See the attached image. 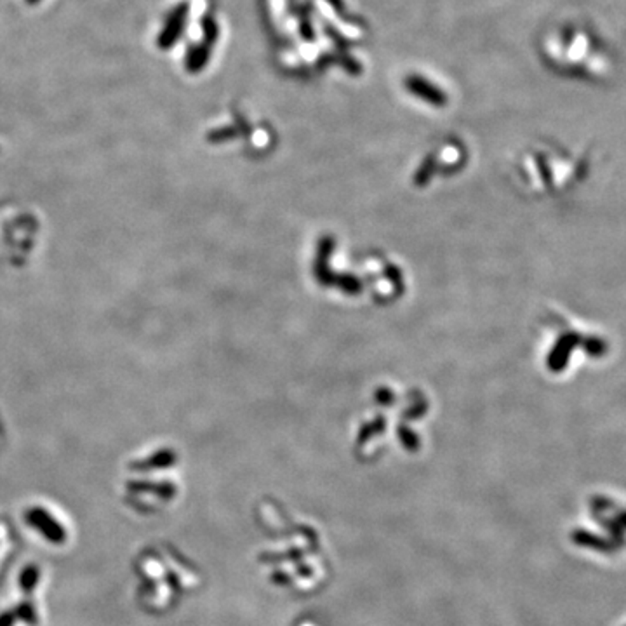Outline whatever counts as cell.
Listing matches in <instances>:
<instances>
[{
    "mask_svg": "<svg viewBox=\"0 0 626 626\" xmlns=\"http://www.w3.org/2000/svg\"><path fill=\"white\" fill-rule=\"evenodd\" d=\"M539 54L550 70L587 82H604L616 68L611 44L584 19L550 26L539 39Z\"/></svg>",
    "mask_w": 626,
    "mask_h": 626,
    "instance_id": "6da1fadb",
    "label": "cell"
},
{
    "mask_svg": "<svg viewBox=\"0 0 626 626\" xmlns=\"http://www.w3.org/2000/svg\"><path fill=\"white\" fill-rule=\"evenodd\" d=\"M46 221L21 200H0V271L26 270L44 247Z\"/></svg>",
    "mask_w": 626,
    "mask_h": 626,
    "instance_id": "7a4b0ae2",
    "label": "cell"
},
{
    "mask_svg": "<svg viewBox=\"0 0 626 626\" xmlns=\"http://www.w3.org/2000/svg\"><path fill=\"white\" fill-rule=\"evenodd\" d=\"M4 437H6V421L4 416H2V411H0V445L4 442Z\"/></svg>",
    "mask_w": 626,
    "mask_h": 626,
    "instance_id": "3957f363",
    "label": "cell"
}]
</instances>
